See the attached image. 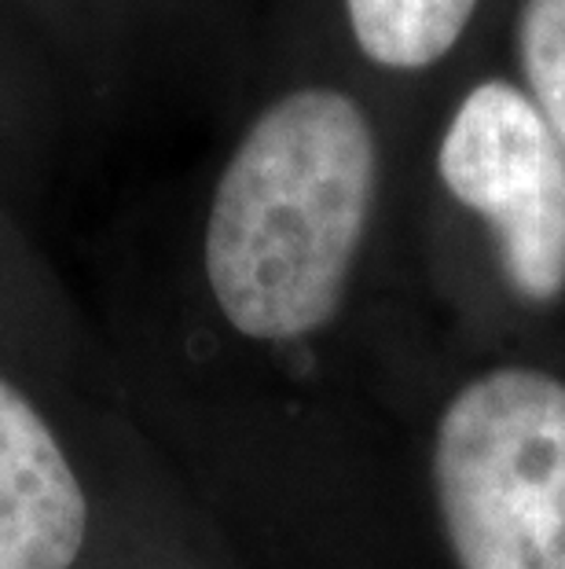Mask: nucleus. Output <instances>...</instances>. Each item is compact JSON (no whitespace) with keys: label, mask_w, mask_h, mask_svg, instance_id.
<instances>
[{"label":"nucleus","mask_w":565,"mask_h":569,"mask_svg":"<svg viewBox=\"0 0 565 569\" xmlns=\"http://www.w3.org/2000/svg\"><path fill=\"white\" fill-rule=\"evenodd\" d=\"M375 180V132L339 89H297L250 126L206 221V280L239 335L294 342L339 312Z\"/></svg>","instance_id":"f257e3e1"},{"label":"nucleus","mask_w":565,"mask_h":569,"mask_svg":"<svg viewBox=\"0 0 565 569\" xmlns=\"http://www.w3.org/2000/svg\"><path fill=\"white\" fill-rule=\"evenodd\" d=\"M434 496L460 569H565V382L500 365L444 405Z\"/></svg>","instance_id":"f03ea898"},{"label":"nucleus","mask_w":565,"mask_h":569,"mask_svg":"<svg viewBox=\"0 0 565 569\" xmlns=\"http://www.w3.org/2000/svg\"><path fill=\"white\" fill-rule=\"evenodd\" d=\"M437 173L496 239L503 276L528 306L565 295V148L528 92L481 81L441 137Z\"/></svg>","instance_id":"7ed1b4c3"},{"label":"nucleus","mask_w":565,"mask_h":569,"mask_svg":"<svg viewBox=\"0 0 565 569\" xmlns=\"http://www.w3.org/2000/svg\"><path fill=\"white\" fill-rule=\"evenodd\" d=\"M85 529L89 503L67 452L0 379V569H70Z\"/></svg>","instance_id":"20e7f679"},{"label":"nucleus","mask_w":565,"mask_h":569,"mask_svg":"<svg viewBox=\"0 0 565 569\" xmlns=\"http://www.w3.org/2000/svg\"><path fill=\"white\" fill-rule=\"evenodd\" d=\"M477 0H345L353 38L371 63L426 70L463 38Z\"/></svg>","instance_id":"39448f33"},{"label":"nucleus","mask_w":565,"mask_h":569,"mask_svg":"<svg viewBox=\"0 0 565 569\" xmlns=\"http://www.w3.org/2000/svg\"><path fill=\"white\" fill-rule=\"evenodd\" d=\"M518 59L528 100L565 148V0H522Z\"/></svg>","instance_id":"423d86ee"}]
</instances>
